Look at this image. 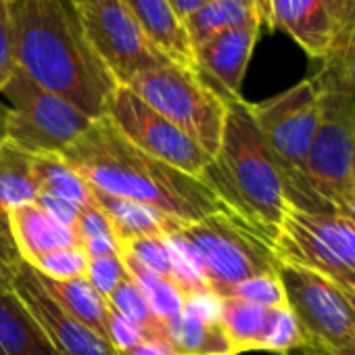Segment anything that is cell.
<instances>
[{
    "label": "cell",
    "instance_id": "cell-1",
    "mask_svg": "<svg viewBox=\"0 0 355 355\" xmlns=\"http://www.w3.org/2000/svg\"><path fill=\"white\" fill-rule=\"evenodd\" d=\"M9 19L17 67L90 119L105 117L119 84L90 44L71 0H13Z\"/></svg>",
    "mask_w": 355,
    "mask_h": 355
},
{
    "label": "cell",
    "instance_id": "cell-2",
    "mask_svg": "<svg viewBox=\"0 0 355 355\" xmlns=\"http://www.w3.org/2000/svg\"><path fill=\"white\" fill-rule=\"evenodd\" d=\"M61 157L90 189L146 205L180 226L226 209L203 180L140 150L107 115L94 119Z\"/></svg>",
    "mask_w": 355,
    "mask_h": 355
},
{
    "label": "cell",
    "instance_id": "cell-3",
    "mask_svg": "<svg viewBox=\"0 0 355 355\" xmlns=\"http://www.w3.org/2000/svg\"><path fill=\"white\" fill-rule=\"evenodd\" d=\"M203 182L228 211L263 234L274 247L288 199L280 169L245 98L228 101L222 142L203 173Z\"/></svg>",
    "mask_w": 355,
    "mask_h": 355
},
{
    "label": "cell",
    "instance_id": "cell-4",
    "mask_svg": "<svg viewBox=\"0 0 355 355\" xmlns=\"http://www.w3.org/2000/svg\"><path fill=\"white\" fill-rule=\"evenodd\" d=\"M169 239L189 253L218 297L245 280L278 274L272 243L228 209L184 224Z\"/></svg>",
    "mask_w": 355,
    "mask_h": 355
},
{
    "label": "cell",
    "instance_id": "cell-5",
    "mask_svg": "<svg viewBox=\"0 0 355 355\" xmlns=\"http://www.w3.org/2000/svg\"><path fill=\"white\" fill-rule=\"evenodd\" d=\"M249 109L280 169L288 203L305 211H324L305 184V159L320 123V94L311 78L272 98L249 103Z\"/></svg>",
    "mask_w": 355,
    "mask_h": 355
},
{
    "label": "cell",
    "instance_id": "cell-6",
    "mask_svg": "<svg viewBox=\"0 0 355 355\" xmlns=\"http://www.w3.org/2000/svg\"><path fill=\"white\" fill-rule=\"evenodd\" d=\"M125 88L189 134L214 159L222 142L228 101L197 69L167 63L138 73Z\"/></svg>",
    "mask_w": 355,
    "mask_h": 355
},
{
    "label": "cell",
    "instance_id": "cell-7",
    "mask_svg": "<svg viewBox=\"0 0 355 355\" xmlns=\"http://www.w3.org/2000/svg\"><path fill=\"white\" fill-rule=\"evenodd\" d=\"M320 123L305 159V184L324 211H345L355 187V103L318 90Z\"/></svg>",
    "mask_w": 355,
    "mask_h": 355
},
{
    "label": "cell",
    "instance_id": "cell-8",
    "mask_svg": "<svg viewBox=\"0 0 355 355\" xmlns=\"http://www.w3.org/2000/svg\"><path fill=\"white\" fill-rule=\"evenodd\" d=\"M278 263L305 268L330 280L355 274V216L305 211L286 205L274 236Z\"/></svg>",
    "mask_w": 355,
    "mask_h": 355
},
{
    "label": "cell",
    "instance_id": "cell-9",
    "mask_svg": "<svg viewBox=\"0 0 355 355\" xmlns=\"http://www.w3.org/2000/svg\"><path fill=\"white\" fill-rule=\"evenodd\" d=\"M0 94L7 101L5 138L34 155H61L94 121L65 98L38 86L19 67Z\"/></svg>",
    "mask_w": 355,
    "mask_h": 355
},
{
    "label": "cell",
    "instance_id": "cell-10",
    "mask_svg": "<svg viewBox=\"0 0 355 355\" xmlns=\"http://www.w3.org/2000/svg\"><path fill=\"white\" fill-rule=\"evenodd\" d=\"M278 278L286 305L305 336V347L334 355L355 351V311L336 282L286 263H278Z\"/></svg>",
    "mask_w": 355,
    "mask_h": 355
},
{
    "label": "cell",
    "instance_id": "cell-11",
    "mask_svg": "<svg viewBox=\"0 0 355 355\" xmlns=\"http://www.w3.org/2000/svg\"><path fill=\"white\" fill-rule=\"evenodd\" d=\"M84 32L119 86L138 73L173 63L142 30L121 0L76 5Z\"/></svg>",
    "mask_w": 355,
    "mask_h": 355
},
{
    "label": "cell",
    "instance_id": "cell-12",
    "mask_svg": "<svg viewBox=\"0 0 355 355\" xmlns=\"http://www.w3.org/2000/svg\"><path fill=\"white\" fill-rule=\"evenodd\" d=\"M107 117L140 150L203 180L211 157L189 134L140 101L130 88L119 86L115 90L107 109Z\"/></svg>",
    "mask_w": 355,
    "mask_h": 355
},
{
    "label": "cell",
    "instance_id": "cell-13",
    "mask_svg": "<svg viewBox=\"0 0 355 355\" xmlns=\"http://www.w3.org/2000/svg\"><path fill=\"white\" fill-rule=\"evenodd\" d=\"M13 291L59 355H119L107 340L82 324L55 295L49 293L30 263H21Z\"/></svg>",
    "mask_w": 355,
    "mask_h": 355
},
{
    "label": "cell",
    "instance_id": "cell-14",
    "mask_svg": "<svg viewBox=\"0 0 355 355\" xmlns=\"http://www.w3.org/2000/svg\"><path fill=\"white\" fill-rule=\"evenodd\" d=\"M220 309L222 299L214 293L189 295L180 313L159 322L155 338L167 343L175 355H234Z\"/></svg>",
    "mask_w": 355,
    "mask_h": 355
},
{
    "label": "cell",
    "instance_id": "cell-15",
    "mask_svg": "<svg viewBox=\"0 0 355 355\" xmlns=\"http://www.w3.org/2000/svg\"><path fill=\"white\" fill-rule=\"evenodd\" d=\"M263 24L249 21L195 46L197 71L226 98H243V80Z\"/></svg>",
    "mask_w": 355,
    "mask_h": 355
},
{
    "label": "cell",
    "instance_id": "cell-16",
    "mask_svg": "<svg viewBox=\"0 0 355 355\" xmlns=\"http://www.w3.org/2000/svg\"><path fill=\"white\" fill-rule=\"evenodd\" d=\"M263 26L288 34L309 57L322 59L334 38L328 0H259Z\"/></svg>",
    "mask_w": 355,
    "mask_h": 355
},
{
    "label": "cell",
    "instance_id": "cell-17",
    "mask_svg": "<svg viewBox=\"0 0 355 355\" xmlns=\"http://www.w3.org/2000/svg\"><path fill=\"white\" fill-rule=\"evenodd\" d=\"M7 216L17 251L21 259L30 266L53 251L80 245L73 228L53 220L38 203L19 205L15 209H9Z\"/></svg>",
    "mask_w": 355,
    "mask_h": 355
},
{
    "label": "cell",
    "instance_id": "cell-18",
    "mask_svg": "<svg viewBox=\"0 0 355 355\" xmlns=\"http://www.w3.org/2000/svg\"><path fill=\"white\" fill-rule=\"evenodd\" d=\"M121 5L136 17L150 40L173 61L197 69L195 51L184 21L169 5V0H121Z\"/></svg>",
    "mask_w": 355,
    "mask_h": 355
},
{
    "label": "cell",
    "instance_id": "cell-19",
    "mask_svg": "<svg viewBox=\"0 0 355 355\" xmlns=\"http://www.w3.org/2000/svg\"><path fill=\"white\" fill-rule=\"evenodd\" d=\"M92 197L101 205V209L107 214L111 228H113V236L119 247L142 236H169L180 228V224L163 218L159 211L146 205L119 199V197L101 193L96 189H92Z\"/></svg>",
    "mask_w": 355,
    "mask_h": 355
},
{
    "label": "cell",
    "instance_id": "cell-20",
    "mask_svg": "<svg viewBox=\"0 0 355 355\" xmlns=\"http://www.w3.org/2000/svg\"><path fill=\"white\" fill-rule=\"evenodd\" d=\"M0 355H59L15 291H0Z\"/></svg>",
    "mask_w": 355,
    "mask_h": 355
},
{
    "label": "cell",
    "instance_id": "cell-21",
    "mask_svg": "<svg viewBox=\"0 0 355 355\" xmlns=\"http://www.w3.org/2000/svg\"><path fill=\"white\" fill-rule=\"evenodd\" d=\"M40 182L36 175L34 153L17 146L9 138H0V207L5 211L36 203Z\"/></svg>",
    "mask_w": 355,
    "mask_h": 355
},
{
    "label": "cell",
    "instance_id": "cell-22",
    "mask_svg": "<svg viewBox=\"0 0 355 355\" xmlns=\"http://www.w3.org/2000/svg\"><path fill=\"white\" fill-rule=\"evenodd\" d=\"M255 19L261 21L259 0H207L203 7L184 19V28L195 51V46L207 42L209 38Z\"/></svg>",
    "mask_w": 355,
    "mask_h": 355
},
{
    "label": "cell",
    "instance_id": "cell-23",
    "mask_svg": "<svg viewBox=\"0 0 355 355\" xmlns=\"http://www.w3.org/2000/svg\"><path fill=\"white\" fill-rule=\"evenodd\" d=\"M38 276L51 295H55L82 324H86L92 332H96L103 340L109 343L111 307L107 299L101 297L84 276L69 278V280H51L42 274Z\"/></svg>",
    "mask_w": 355,
    "mask_h": 355
},
{
    "label": "cell",
    "instance_id": "cell-24",
    "mask_svg": "<svg viewBox=\"0 0 355 355\" xmlns=\"http://www.w3.org/2000/svg\"><path fill=\"white\" fill-rule=\"evenodd\" d=\"M320 63L318 73L311 78L315 88L336 92L355 103V24L332 38Z\"/></svg>",
    "mask_w": 355,
    "mask_h": 355
},
{
    "label": "cell",
    "instance_id": "cell-25",
    "mask_svg": "<svg viewBox=\"0 0 355 355\" xmlns=\"http://www.w3.org/2000/svg\"><path fill=\"white\" fill-rule=\"evenodd\" d=\"M270 307L239 299H222L220 322L226 330V336L232 345L234 355L261 351V343L270 322Z\"/></svg>",
    "mask_w": 355,
    "mask_h": 355
},
{
    "label": "cell",
    "instance_id": "cell-26",
    "mask_svg": "<svg viewBox=\"0 0 355 355\" xmlns=\"http://www.w3.org/2000/svg\"><path fill=\"white\" fill-rule=\"evenodd\" d=\"M40 195H51L82 209L94 203L92 189L84 178L57 153L34 155Z\"/></svg>",
    "mask_w": 355,
    "mask_h": 355
},
{
    "label": "cell",
    "instance_id": "cell-27",
    "mask_svg": "<svg viewBox=\"0 0 355 355\" xmlns=\"http://www.w3.org/2000/svg\"><path fill=\"white\" fill-rule=\"evenodd\" d=\"M121 259H123L128 276L138 284V288L142 291L153 315L159 322H165V320L173 318L175 313H180L184 309L187 295L178 288L171 280L146 270L134 257H130L125 251H121Z\"/></svg>",
    "mask_w": 355,
    "mask_h": 355
},
{
    "label": "cell",
    "instance_id": "cell-28",
    "mask_svg": "<svg viewBox=\"0 0 355 355\" xmlns=\"http://www.w3.org/2000/svg\"><path fill=\"white\" fill-rule=\"evenodd\" d=\"M107 303L113 311H117L123 318L138 324L144 332V338H155L157 328H159V320L153 315L142 291L138 288V284L130 276L117 284V288L109 295Z\"/></svg>",
    "mask_w": 355,
    "mask_h": 355
},
{
    "label": "cell",
    "instance_id": "cell-29",
    "mask_svg": "<svg viewBox=\"0 0 355 355\" xmlns=\"http://www.w3.org/2000/svg\"><path fill=\"white\" fill-rule=\"evenodd\" d=\"M303 347H305V336L291 307L286 303L272 307L261 351L276 353V355H291Z\"/></svg>",
    "mask_w": 355,
    "mask_h": 355
},
{
    "label": "cell",
    "instance_id": "cell-30",
    "mask_svg": "<svg viewBox=\"0 0 355 355\" xmlns=\"http://www.w3.org/2000/svg\"><path fill=\"white\" fill-rule=\"evenodd\" d=\"M119 249L125 251L130 257H134L146 270H150L175 284V263H173V253H171V245H169L167 236H142V239H136Z\"/></svg>",
    "mask_w": 355,
    "mask_h": 355
},
{
    "label": "cell",
    "instance_id": "cell-31",
    "mask_svg": "<svg viewBox=\"0 0 355 355\" xmlns=\"http://www.w3.org/2000/svg\"><path fill=\"white\" fill-rule=\"evenodd\" d=\"M220 299H239V301L255 303V305L270 307V309L286 303L284 288L280 284L278 274H266V276L245 280V282L228 288Z\"/></svg>",
    "mask_w": 355,
    "mask_h": 355
},
{
    "label": "cell",
    "instance_id": "cell-32",
    "mask_svg": "<svg viewBox=\"0 0 355 355\" xmlns=\"http://www.w3.org/2000/svg\"><path fill=\"white\" fill-rule=\"evenodd\" d=\"M88 261L90 257L86 255V251L80 245H76V247H65V249L44 255L32 268L51 280H69V278L84 276Z\"/></svg>",
    "mask_w": 355,
    "mask_h": 355
},
{
    "label": "cell",
    "instance_id": "cell-33",
    "mask_svg": "<svg viewBox=\"0 0 355 355\" xmlns=\"http://www.w3.org/2000/svg\"><path fill=\"white\" fill-rule=\"evenodd\" d=\"M84 278L94 286V291L101 297L109 299V295L117 288V284L128 278V272H125V266L121 259V251L115 255L90 257Z\"/></svg>",
    "mask_w": 355,
    "mask_h": 355
},
{
    "label": "cell",
    "instance_id": "cell-34",
    "mask_svg": "<svg viewBox=\"0 0 355 355\" xmlns=\"http://www.w3.org/2000/svg\"><path fill=\"white\" fill-rule=\"evenodd\" d=\"M24 259L13 241L7 211L0 207V291H11Z\"/></svg>",
    "mask_w": 355,
    "mask_h": 355
},
{
    "label": "cell",
    "instance_id": "cell-35",
    "mask_svg": "<svg viewBox=\"0 0 355 355\" xmlns=\"http://www.w3.org/2000/svg\"><path fill=\"white\" fill-rule=\"evenodd\" d=\"M73 232H76V236L80 241V247H82L84 241L94 239V236H113L111 222H109L107 214L101 209V205L96 201L78 211V218L73 222Z\"/></svg>",
    "mask_w": 355,
    "mask_h": 355
},
{
    "label": "cell",
    "instance_id": "cell-36",
    "mask_svg": "<svg viewBox=\"0 0 355 355\" xmlns=\"http://www.w3.org/2000/svg\"><path fill=\"white\" fill-rule=\"evenodd\" d=\"M140 340H144V332L138 324L132 320L123 318L121 313L111 309V320H109V343L111 347L121 355L128 349L136 347Z\"/></svg>",
    "mask_w": 355,
    "mask_h": 355
},
{
    "label": "cell",
    "instance_id": "cell-37",
    "mask_svg": "<svg viewBox=\"0 0 355 355\" xmlns=\"http://www.w3.org/2000/svg\"><path fill=\"white\" fill-rule=\"evenodd\" d=\"M17 71V61L13 53V34H11V19L9 7L0 9V90Z\"/></svg>",
    "mask_w": 355,
    "mask_h": 355
},
{
    "label": "cell",
    "instance_id": "cell-38",
    "mask_svg": "<svg viewBox=\"0 0 355 355\" xmlns=\"http://www.w3.org/2000/svg\"><path fill=\"white\" fill-rule=\"evenodd\" d=\"M53 220H57V222H61L63 226H69V228H73V222H76V218H78V207H73L71 203H67V201H61V199H57V197H51V195H40L38 197V201H36Z\"/></svg>",
    "mask_w": 355,
    "mask_h": 355
},
{
    "label": "cell",
    "instance_id": "cell-39",
    "mask_svg": "<svg viewBox=\"0 0 355 355\" xmlns=\"http://www.w3.org/2000/svg\"><path fill=\"white\" fill-rule=\"evenodd\" d=\"M334 21V36L355 24V0H328Z\"/></svg>",
    "mask_w": 355,
    "mask_h": 355
},
{
    "label": "cell",
    "instance_id": "cell-40",
    "mask_svg": "<svg viewBox=\"0 0 355 355\" xmlns=\"http://www.w3.org/2000/svg\"><path fill=\"white\" fill-rule=\"evenodd\" d=\"M82 249L88 257H103V255H115L119 253V245L113 236H94L82 243Z\"/></svg>",
    "mask_w": 355,
    "mask_h": 355
},
{
    "label": "cell",
    "instance_id": "cell-41",
    "mask_svg": "<svg viewBox=\"0 0 355 355\" xmlns=\"http://www.w3.org/2000/svg\"><path fill=\"white\" fill-rule=\"evenodd\" d=\"M121 355H175V353L167 343H163L159 338H144L136 347L128 349Z\"/></svg>",
    "mask_w": 355,
    "mask_h": 355
},
{
    "label": "cell",
    "instance_id": "cell-42",
    "mask_svg": "<svg viewBox=\"0 0 355 355\" xmlns=\"http://www.w3.org/2000/svg\"><path fill=\"white\" fill-rule=\"evenodd\" d=\"M207 0H169V5L173 7V11L180 15V19L184 21L191 13H195L199 7H203Z\"/></svg>",
    "mask_w": 355,
    "mask_h": 355
},
{
    "label": "cell",
    "instance_id": "cell-43",
    "mask_svg": "<svg viewBox=\"0 0 355 355\" xmlns=\"http://www.w3.org/2000/svg\"><path fill=\"white\" fill-rule=\"evenodd\" d=\"M332 282H336V284H340V286H347V288L355 291V274H345V276H340V278H334Z\"/></svg>",
    "mask_w": 355,
    "mask_h": 355
},
{
    "label": "cell",
    "instance_id": "cell-44",
    "mask_svg": "<svg viewBox=\"0 0 355 355\" xmlns=\"http://www.w3.org/2000/svg\"><path fill=\"white\" fill-rule=\"evenodd\" d=\"M5 119H7V105L0 103V138H5Z\"/></svg>",
    "mask_w": 355,
    "mask_h": 355
},
{
    "label": "cell",
    "instance_id": "cell-45",
    "mask_svg": "<svg viewBox=\"0 0 355 355\" xmlns=\"http://www.w3.org/2000/svg\"><path fill=\"white\" fill-rule=\"evenodd\" d=\"M340 286V284H338ZM343 288V293L347 295V299H349V303H351V307H353V311H355V291H351V288H347V286H340Z\"/></svg>",
    "mask_w": 355,
    "mask_h": 355
},
{
    "label": "cell",
    "instance_id": "cell-46",
    "mask_svg": "<svg viewBox=\"0 0 355 355\" xmlns=\"http://www.w3.org/2000/svg\"><path fill=\"white\" fill-rule=\"evenodd\" d=\"M345 211H349V214H353V216H355V187H353V193H351V199H349V203H347Z\"/></svg>",
    "mask_w": 355,
    "mask_h": 355
},
{
    "label": "cell",
    "instance_id": "cell-47",
    "mask_svg": "<svg viewBox=\"0 0 355 355\" xmlns=\"http://www.w3.org/2000/svg\"><path fill=\"white\" fill-rule=\"evenodd\" d=\"M291 355H318V353L311 351V349H307V347H303V349H299V351H295V353H291Z\"/></svg>",
    "mask_w": 355,
    "mask_h": 355
},
{
    "label": "cell",
    "instance_id": "cell-48",
    "mask_svg": "<svg viewBox=\"0 0 355 355\" xmlns=\"http://www.w3.org/2000/svg\"><path fill=\"white\" fill-rule=\"evenodd\" d=\"M73 5H90V3H105V0H71Z\"/></svg>",
    "mask_w": 355,
    "mask_h": 355
},
{
    "label": "cell",
    "instance_id": "cell-49",
    "mask_svg": "<svg viewBox=\"0 0 355 355\" xmlns=\"http://www.w3.org/2000/svg\"><path fill=\"white\" fill-rule=\"evenodd\" d=\"M309 349V347H307ZM311 351H315V349H311ZM318 355H334V353H324V351H315ZM336 355H355V351H347V353H336Z\"/></svg>",
    "mask_w": 355,
    "mask_h": 355
},
{
    "label": "cell",
    "instance_id": "cell-50",
    "mask_svg": "<svg viewBox=\"0 0 355 355\" xmlns=\"http://www.w3.org/2000/svg\"><path fill=\"white\" fill-rule=\"evenodd\" d=\"M13 0H0V7H9Z\"/></svg>",
    "mask_w": 355,
    "mask_h": 355
},
{
    "label": "cell",
    "instance_id": "cell-51",
    "mask_svg": "<svg viewBox=\"0 0 355 355\" xmlns=\"http://www.w3.org/2000/svg\"><path fill=\"white\" fill-rule=\"evenodd\" d=\"M0 9H3V7H0Z\"/></svg>",
    "mask_w": 355,
    "mask_h": 355
}]
</instances>
